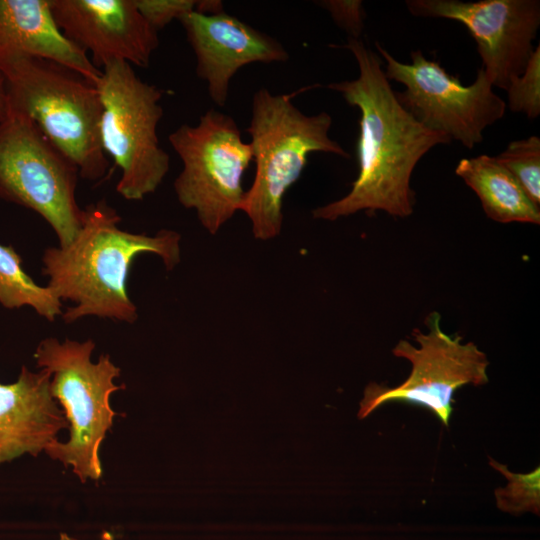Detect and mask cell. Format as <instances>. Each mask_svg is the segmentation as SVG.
Listing matches in <instances>:
<instances>
[{"instance_id":"20","label":"cell","mask_w":540,"mask_h":540,"mask_svg":"<svg viewBox=\"0 0 540 540\" xmlns=\"http://www.w3.org/2000/svg\"><path fill=\"white\" fill-rule=\"evenodd\" d=\"M506 91L511 111L524 113L531 119L540 115V45L534 49L523 73Z\"/></svg>"},{"instance_id":"13","label":"cell","mask_w":540,"mask_h":540,"mask_svg":"<svg viewBox=\"0 0 540 540\" xmlns=\"http://www.w3.org/2000/svg\"><path fill=\"white\" fill-rule=\"evenodd\" d=\"M196 58V75L207 83L208 94L224 107L232 78L245 65L289 60L280 41L225 11H192L178 20Z\"/></svg>"},{"instance_id":"7","label":"cell","mask_w":540,"mask_h":540,"mask_svg":"<svg viewBox=\"0 0 540 540\" xmlns=\"http://www.w3.org/2000/svg\"><path fill=\"white\" fill-rule=\"evenodd\" d=\"M168 141L183 166L174 181L179 203L216 234L239 211L243 175L253 161L250 144L234 118L215 109L202 114L196 125H180Z\"/></svg>"},{"instance_id":"1","label":"cell","mask_w":540,"mask_h":540,"mask_svg":"<svg viewBox=\"0 0 540 540\" xmlns=\"http://www.w3.org/2000/svg\"><path fill=\"white\" fill-rule=\"evenodd\" d=\"M331 46L349 50L358 65L357 78L327 85L360 112L358 176L347 195L315 208L312 216L335 221L360 211H384L408 217L415 204L410 186L414 168L430 149L452 140L424 127L400 104L382 68L383 59L363 40L348 38L343 45Z\"/></svg>"},{"instance_id":"24","label":"cell","mask_w":540,"mask_h":540,"mask_svg":"<svg viewBox=\"0 0 540 540\" xmlns=\"http://www.w3.org/2000/svg\"><path fill=\"white\" fill-rule=\"evenodd\" d=\"M101 539L102 540H115L114 539V536L108 532V531H104L102 534H101ZM59 540H80L78 538H75V537H72L66 533H61L59 535Z\"/></svg>"},{"instance_id":"6","label":"cell","mask_w":540,"mask_h":540,"mask_svg":"<svg viewBox=\"0 0 540 540\" xmlns=\"http://www.w3.org/2000/svg\"><path fill=\"white\" fill-rule=\"evenodd\" d=\"M95 85L102 104V147L121 171L116 191L126 200H142L157 190L170 167L157 132L164 91L124 61L105 65Z\"/></svg>"},{"instance_id":"11","label":"cell","mask_w":540,"mask_h":540,"mask_svg":"<svg viewBox=\"0 0 540 540\" xmlns=\"http://www.w3.org/2000/svg\"><path fill=\"white\" fill-rule=\"evenodd\" d=\"M417 17L446 18L463 24L474 38L485 76L507 90L525 70L540 25L539 0H407Z\"/></svg>"},{"instance_id":"3","label":"cell","mask_w":540,"mask_h":540,"mask_svg":"<svg viewBox=\"0 0 540 540\" xmlns=\"http://www.w3.org/2000/svg\"><path fill=\"white\" fill-rule=\"evenodd\" d=\"M291 94L258 89L252 97L246 132L256 171L239 211L251 222L254 238L269 240L280 234L283 198L300 178L312 152L349 158L329 136L332 117L327 112L307 115L292 102Z\"/></svg>"},{"instance_id":"21","label":"cell","mask_w":540,"mask_h":540,"mask_svg":"<svg viewBox=\"0 0 540 540\" xmlns=\"http://www.w3.org/2000/svg\"><path fill=\"white\" fill-rule=\"evenodd\" d=\"M135 4L150 26L159 32L174 19L195 11L197 0H135Z\"/></svg>"},{"instance_id":"19","label":"cell","mask_w":540,"mask_h":540,"mask_svg":"<svg viewBox=\"0 0 540 540\" xmlns=\"http://www.w3.org/2000/svg\"><path fill=\"white\" fill-rule=\"evenodd\" d=\"M489 464L503 474L508 484L506 487L495 489L497 507L507 513L519 515L532 512L539 515L540 511V469L537 467L530 473H512L507 466L492 458Z\"/></svg>"},{"instance_id":"4","label":"cell","mask_w":540,"mask_h":540,"mask_svg":"<svg viewBox=\"0 0 540 540\" xmlns=\"http://www.w3.org/2000/svg\"><path fill=\"white\" fill-rule=\"evenodd\" d=\"M8 112L29 117L78 168L100 181L109 161L100 138L102 104L96 85L79 72L42 59L20 60L0 73Z\"/></svg>"},{"instance_id":"12","label":"cell","mask_w":540,"mask_h":540,"mask_svg":"<svg viewBox=\"0 0 540 540\" xmlns=\"http://www.w3.org/2000/svg\"><path fill=\"white\" fill-rule=\"evenodd\" d=\"M63 35L102 69L112 61L147 68L159 46L158 32L135 0H49ZM89 57V56H88Z\"/></svg>"},{"instance_id":"8","label":"cell","mask_w":540,"mask_h":540,"mask_svg":"<svg viewBox=\"0 0 540 540\" xmlns=\"http://www.w3.org/2000/svg\"><path fill=\"white\" fill-rule=\"evenodd\" d=\"M78 177L77 166L29 117L8 112L0 121V199L38 213L59 247L69 245L81 228Z\"/></svg>"},{"instance_id":"9","label":"cell","mask_w":540,"mask_h":540,"mask_svg":"<svg viewBox=\"0 0 540 540\" xmlns=\"http://www.w3.org/2000/svg\"><path fill=\"white\" fill-rule=\"evenodd\" d=\"M375 47L383 61L388 80L404 85L395 92L400 104L429 130L459 141L467 149L483 141V132L503 118L505 101L480 67L475 81L465 86L438 61L427 59L420 50L411 52V63L396 60L379 42Z\"/></svg>"},{"instance_id":"5","label":"cell","mask_w":540,"mask_h":540,"mask_svg":"<svg viewBox=\"0 0 540 540\" xmlns=\"http://www.w3.org/2000/svg\"><path fill=\"white\" fill-rule=\"evenodd\" d=\"M94 349L90 339L79 342L66 338L60 342L49 337L40 341L34 353L37 366L51 373V394L62 406L69 425L68 440L53 442L45 453L70 466L82 483L97 481L103 475L99 450L117 415L110 397L126 388L114 383L121 370L108 354L92 362Z\"/></svg>"},{"instance_id":"17","label":"cell","mask_w":540,"mask_h":540,"mask_svg":"<svg viewBox=\"0 0 540 540\" xmlns=\"http://www.w3.org/2000/svg\"><path fill=\"white\" fill-rule=\"evenodd\" d=\"M0 304L7 309L30 306L51 322L63 313L62 301L24 271L22 258L12 245L0 244Z\"/></svg>"},{"instance_id":"14","label":"cell","mask_w":540,"mask_h":540,"mask_svg":"<svg viewBox=\"0 0 540 540\" xmlns=\"http://www.w3.org/2000/svg\"><path fill=\"white\" fill-rule=\"evenodd\" d=\"M50 382L48 369L22 366L15 382L0 383V464L24 454L37 457L69 427Z\"/></svg>"},{"instance_id":"16","label":"cell","mask_w":540,"mask_h":540,"mask_svg":"<svg viewBox=\"0 0 540 540\" xmlns=\"http://www.w3.org/2000/svg\"><path fill=\"white\" fill-rule=\"evenodd\" d=\"M455 173L476 193L491 220L499 223H540V207L531 202L495 156L481 154L463 158Z\"/></svg>"},{"instance_id":"23","label":"cell","mask_w":540,"mask_h":540,"mask_svg":"<svg viewBox=\"0 0 540 540\" xmlns=\"http://www.w3.org/2000/svg\"><path fill=\"white\" fill-rule=\"evenodd\" d=\"M7 102L5 93V82L3 76L0 74V121L7 116Z\"/></svg>"},{"instance_id":"18","label":"cell","mask_w":540,"mask_h":540,"mask_svg":"<svg viewBox=\"0 0 540 540\" xmlns=\"http://www.w3.org/2000/svg\"><path fill=\"white\" fill-rule=\"evenodd\" d=\"M495 158L512 174L531 202L540 207V138L532 135L511 141Z\"/></svg>"},{"instance_id":"15","label":"cell","mask_w":540,"mask_h":540,"mask_svg":"<svg viewBox=\"0 0 540 540\" xmlns=\"http://www.w3.org/2000/svg\"><path fill=\"white\" fill-rule=\"evenodd\" d=\"M28 58L65 65L96 84L101 70L57 26L49 0H0V73Z\"/></svg>"},{"instance_id":"22","label":"cell","mask_w":540,"mask_h":540,"mask_svg":"<svg viewBox=\"0 0 540 540\" xmlns=\"http://www.w3.org/2000/svg\"><path fill=\"white\" fill-rule=\"evenodd\" d=\"M316 3L329 12L334 23L348 34V38L360 39L365 23L361 0H322Z\"/></svg>"},{"instance_id":"10","label":"cell","mask_w":540,"mask_h":540,"mask_svg":"<svg viewBox=\"0 0 540 540\" xmlns=\"http://www.w3.org/2000/svg\"><path fill=\"white\" fill-rule=\"evenodd\" d=\"M424 323L428 329L426 333L418 328L412 331L419 347L400 340L392 350L396 357L411 363L408 378L395 387L369 383L360 402L359 419L385 403L405 402L428 409L448 427L456 390L465 385L488 383L489 361L475 343H462L460 335L446 334L437 311L430 312Z\"/></svg>"},{"instance_id":"2","label":"cell","mask_w":540,"mask_h":540,"mask_svg":"<svg viewBox=\"0 0 540 540\" xmlns=\"http://www.w3.org/2000/svg\"><path fill=\"white\" fill-rule=\"evenodd\" d=\"M121 217L105 200L83 209L81 228L65 247H49L42 257V274L48 287L66 308V324L85 316L136 321L135 304L127 291V279L134 258L143 253L158 255L167 270L180 262L181 236L162 229L153 236L120 229Z\"/></svg>"}]
</instances>
